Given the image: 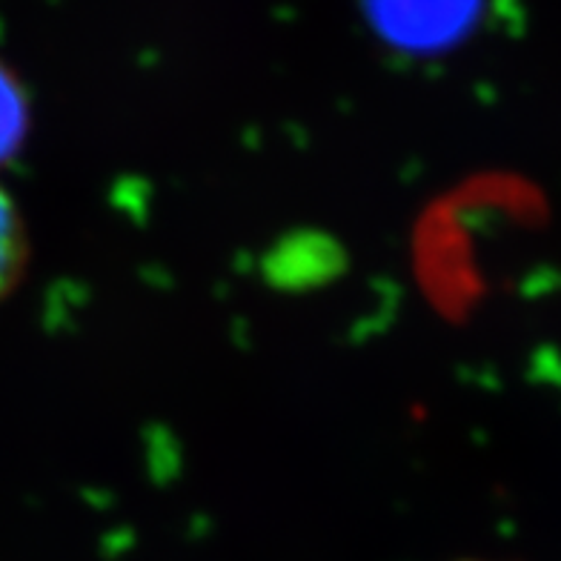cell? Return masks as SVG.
Instances as JSON below:
<instances>
[{"instance_id":"6da1fadb","label":"cell","mask_w":561,"mask_h":561,"mask_svg":"<svg viewBox=\"0 0 561 561\" xmlns=\"http://www.w3.org/2000/svg\"><path fill=\"white\" fill-rule=\"evenodd\" d=\"M26 264V229L15 201L0 190V298L15 287Z\"/></svg>"},{"instance_id":"7a4b0ae2","label":"cell","mask_w":561,"mask_h":561,"mask_svg":"<svg viewBox=\"0 0 561 561\" xmlns=\"http://www.w3.org/2000/svg\"><path fill=\"white\" fill-rule=\"evenodd\" d=\"M26 92H23L18 75L0 60V163L9 161L21 147L26 135Z\"/></svg>"}]
</instances>
